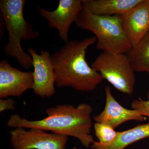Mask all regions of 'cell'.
Instances as JSON below:
<instances>
[{
	"instance_id": "12",
	"label": "cell",
	"mask_w": 149,
	"mask_h": 149,
	"mask_svg": "<svg viewBox=\"0 0 149 149\" xmlns=\"http://www.w3.org/2000/svg\"><path fill=\"white\" fill-rule=\"evenodd\" d=\"M143 0H82L88 10L99 15H121Z\"/></svg>"
},
{
	"instance_id": "1",
	"label": "cell",
	"mask_w": 149,
	"mask_h": 149,
	"mask_svg": "<svg viewBox=\"0 0 149 149\" xmlns=\"http://www.w3.org/2000/svg\"><path fill=\"white\" fill-rule=\"evenodd\" d=\"M93 111V107L88 104H80L77 107L58 104L47 109V116L41 120H27L14 113L10 116L7 124L10 128H39L73 137L78 139L83 146L88 148L95 141L91 134Z\"/></svg>"
},
{
	"instance_id": "2",
	"label": "cell",
	"mask_w": 149,
	"mask_h": 149,
	"mask_svg": "<svg viewBox=\"0 0 149 149\" xmlns=\"http://www.w3.org/2000/svg\"><path fill=\"white\" fill-rule=\"evenodd\" d=\"M97 41L95 36L70 40L51 55L57 87L92 92L102 83L103 79L101 74L86 60L87 50Z\"/></svg>"
},
{
	"instance_id": "17",
	"label": "cell",
	"mask_w": 149,
	"mask_h": 149,
	"mask_svg": "<svg viewBox=\"0 0 149 149\" xmlns=\"http://www.w3.org/2000/svg\"><path fill=\"white\" fill-rule=\"evenodd\" d=\"M15 101L13 99L7 98L0 99V112L4 111L13 110L15 109Z\"/></svg>"
},
{
	"instance_id": "16",
	"label": "cell",
	"mask_w": 149,
	"mask_h": 149,
	"mask_svg": "<svg viewBox=\"0 0 149 149\" xmlns=\"http://www.w3.org/2000/svg\"><path fill=\"white\" fill-rule=\"evenodd\" d=\"M148 100H135L131 104L132 109L135 110L146 117L149 118V90L147 94Z\"/></svg>"
},
{
	"instance_id": "6",
	"label": "cell",
	"mask_w": 149,
	"mask_h": 149,
	"mask_svg": "<svg viewBox=\"0 0 149 149\" xmlns=\"http://www.w3.org/2000/svg\"><path fill=\"white\" fill-rule=\"evenodd\" d=\"M13 149H66L67 136L39 128H14L10 132Z\"/></svg>"
},
{
	"instance_id": "11",
	"label": "cell",
	"mask_w": 149,
	"mask_h": 149,
	"mask_svg": "<svg viewBox=\"0 0 149 149\" xmlns=\"http://www.w3.org/2000/svg\"><path fill=\"white\" fill-rule=\"evenodd\" d=\"M104 91L105 105L102 111L94 116L96 123H105L115 129L130 120L143 122L146 120V117L137 111L125 108L119 104L113 95L109 86H106Z\"/></svg>"
},
{
	"instance_id": "18",
	"label": "cell",
	"mask_w": 149,
	"mask_h": 149,
	"mask_svg": "<svg viewBox=\"0 0 149 149\" xmlns=\"http://www.w3.org/2000/svg\"><path fill=\"white\" fill-rule=\"evenodd\" d=\"M1 18H0V39H2L3 36L4 35V33L5 28H6V24L5 23L4 20L1 15H0Z\"/></svg>"
},
{
	"instance_id": "3",
	"label": "cell",
	"mask_w": 149,
	"mask_h": 149,
	"mask_svg": "<svg viewBox=\"0 0 149 149\" xmlns=\"http://www.w3.org/2000/svg\"><path fill=\"white\" fill-rule=\"evenodd\" d=\"M25 3L24 0H1L0 10L8 34V42L3 48L4 52L15 58L22 67L28 70L33 67L32 57L22 49L20 42L22 40H35L40 33L24 18Z\"/></svg>"
},
{
	"instance_id": "14",
	"label": "cell",
	"mask_w": 149,
	"mask_h": 149,
	"mask_svg": "<svg viewBox=\"0 0 149 149\" xmlns=\"http://www.w3.org/2000/svg\"><path fill=\"white\" fill-rule=\"evenodd\" d=\"M127 55L135 72H146L149 75V32Z\"/></svg>"
},
{
	"instance_id": "15",
	"label": "cell",
	"mask_w": 149,
	"mask_h": 149,
	"mask_svg": "<svg viewBox=\"0 0 149 149\" xmlns=\"http://www.w3.org/2000/svg\"><path fill=\"white\" fill-rule=\"evenodd\" d=\"M94 128L98 142L102 145L111 143L116 139L118 133L114 128L105 123H95Z\"/></svg>"
},
{
	"instance_id": "9",
	"label": "cell",
	"mask_w": 149,
	"mask_h": 149,
	"mask_svg": "<svg viewBox=\"0 0 149 149\" xmlns=\"http://www.w3.org/2000/svg\"><path fill=\"white\" fill-rule=\"evenodd\" d=\"M33 85V72L21 71L6 60L0 62V99L20 97Z\"/></svg>"
},
{
	"instance_id": "4",
	"label": "cell",
	"mask_w": 149,
	"mask_h": 149,
	"mask_svg": "<svg viewBox=\"0 0 149 149\" xmlns=\"http://www.w3.org/2000/svg\"><path fill=\"white\" fill-rule=\"evenodd\" d=\"M75 23L81 29L93 32L97 38L96 47L103 52L127 54L133 47L123 28L121 15H97L83 4Z\"/></svg>"
},
{
	"instance_id": "10",
	"label": "cell",
	"mask_w": 149,
	"mask_h": 149,
	"mask_svg": "<svg viewBox=\"0 0 149 149\" xmlns=\"http://www.w3.org/2000/svg\"><path fill=\"white\" fill-rule=\"evenodd\" d=\"M123 28L132 47L149 32V0L142 2L121 15Z\"/></svg>"
},
{
	"instance_id": "8",
	"label": "cell",
	"mask_w": 149,
	"mask_h": 149,
	"mask_svg": "<svg viewBox=\"0 0 149 149\" xmlns=\"http://www.w3.org/2000/svg\"><path fill=\"white\" fill-rule=\"evenodd\" d=\"M32 60L34 68L33 92L41 97H49L55 93L56 74L51 55L47 51L41 50L38 54L34 49L28 50Z\"/></svg>"
},
{
	"instance_id": "5",
	"label": "cell",
	"mask_w": 149,
	"mask_h": 149,
	"mask_svg": "<svg viewBox=\"0 0 149 149\" xmlns=\"http://www.w3.org/2000/svg\"><path fill=\"white\" fill-rule=\"evenodd\" d=\"M91 67L118 91L128 95L133 93L136 77L127 54L103 52L93 61Z\"/></svg>"
},
{
	"instance_id": "19",
	"label": "cell",
	"mask_w": 149,
	"mask_h": 149,
	"mask_svg": "<svg viewBox=\"0 0 149 149\" xmlns=\"http://www.w3.org/2000/svg\"><path fill=\"white\" fill-rule=\"evenodd\" d=\"M72 149H77V147H74L72 148Z\"/></svg>"
},
{
	"instance_id": "13",
	"label": "cell",
	"mask_w": 149,
	"mask_h": 149,
	"mask_svg": "<svg viewBox=\"0 0 149 149\" xmlns=\"http://www.w3.org/2000/svg\"><path fill=\"white\" fill-rule=\"evenodd\" d=\"M147 138H149V122L118 132L116 139L109 145H102L95 141L91 147L92 149H125L133 143Z\"/></svg>"
},
{
	"instance_id": "7",
	"label": "cell",
	"mask_w": 149,
	"mask_h": 149,
	"mask_svg": "<svg viewBox=\"0 0 149 149\" xmlns=\"http://www.w3.org/2000/svg\"><path fill=\"white\" fill-rule=\"evenodd\" d=\"M82 8V0H60L58 6L53 11L38 7L41 16L48 21V27L56 29L60 38L65 43L69 41L70 26L77 21Z\"/></svg>"
}]
</instances>
